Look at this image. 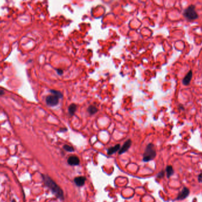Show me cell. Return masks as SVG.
<instances>
[{
	"label": "cell",
	"instance_id": "10",
	"mask_svg": "<svg viewBox=\"0 0 202 202\" xmlns=\"http://www.w3.org/2000/svg\"><path fill=\"white\" fill-rule=\"evenodd\" d=\"M119 150H120V145L117 144L115 146L109 148V150H108V155H112L113 154H114L115 152L118 151Z\"/></svg>",
	"mask_w": 202,
	"mask_h": 202
},
{
	"label": "cell",
	"instance_id": "3",
	"mask_svg": "<svg viewBox=\"0 0 202 202\" xmlns=\"http://www.w3.org/2000/svg\"><path fill=\"white\" fill-rule=\"evenodd\" d=\"M194 5H190L187 8H186L184 12H183V15L189 21L194 20L199 17V15L196 11Z\"/></svg>",
	"mask_w": 202,
	"mask_h": 202
},
{
	"label": "cell",
	"instance_id": "2",
	"mask_svg": "<svg viewBox=\"0 0 202 202\" xmlns=\"http://www.w3.org/2000/svg\"><path fill=\"white\" fill-rule=\"evenodd\" d=\"M156 156V151L154 146L152 143L149 144L146 146L143 156V161L144 162H149L153 160Z\"/></svg>",
	"mask_w": 202,
	"mask_h": 202
},
{
	"label": "cell",
	"instance_id": "19",
	"mask_svg": "<svg viewBox=\"0 0 202 202\" xmlns=\"http://www.w3.org/2000/svg\"><path fill=\"white\" fill-rule=\"evenodd\" d=\"M4 94V91L3 89H0V96H3Z\"/></svg>",
	"mask_w": 202,
	"mask_h": 202
},
{
	"label": "cell",
	"instance_id": "4",
	"mask_svg": "<svg viewBox=\"0 0 202 202\" xmlns=\"http://www.w3.org/2000/svg\"><path fill=\"white\" fill-rule=\"evenodd\" d=\"M59 99H60L58 96L51 94L47 96L46 99V102L48 106L50 107H54L58 104Z\"/></svg>",
	"mask_w": 202,
	"mask_h": 202
},
{
	"label": "cell",
	"instance_id": "9",
	"mask_svg": "<svg viewBox=\"0 0 202 202\" xmlns=\"http://www.w3.org/2000/svg\"><path fill=\"white\" fill-rule=\"evenodd\" d=\"M86 180V178L85 177H76L74 180L75 183L76 184V185L79 186V187H81L82 186H83L85 185V182Z\"/></svg>",
	"mask_w": 202,
	"mask_h": 202
},
{
	"label": "cell",
	"instance_id": "21",
	"mask_svg": "<svg viewBox=\"0 0 202 202\" xmlns=\"http://www.w3.org/2000/svg\"><path fill=\"white\" fill-rule=\"evenodd\" d=\"M12 202H16V201H15L14 199H13V200H12Z\"/></svg>",
	"mask_w": 202,
	"mask_h": 202
},
{
	"label": "cell",
	"instance_id": "15",
	"mask_svg": "<svg viewBox=\"0 0 202 202\" xmlns=\"http://www.w3.org/2000/svg\"><path fill=\"white\" fill-rule=\"evenodd\" d=\"M63 148L68 151V152H73L74 151V148H73V147L71 146H70L69 145H65L63 146Z\"/></svg>",
	"mask_w": 202,
	"mask_h": 202
},
{
	"label": "cell",
	"instance_id": "8",
	"mask_svg": "<svg viewBox=\"0 0 202 202\" xmlns=\"http://www.w3.org/2000/svg\"><path fill=\"white\" fill-rule=\"evenodd\" d=\"M192 77H193V72L192 70H190L187 73L185 77V78L183 79V84L186 86L189 85L192 79Z\"/></svg>",
	"mask_w": 202,
	"mask_h": 202
},
{
	"label": "cell",
	"instance_id": "18",
	"mask_svg": "<svg viewBox=\"0 0 202 202\" xmlns=\"http://www.w3.org/2000/svg\"><path fill=\"white\" fill-rule=\"evenodd\" d=\"M164 171H161V172H160L159 174H158V177H159V178H162L163 176H164Z\"/></svg>",
	"mask_w": 202,
	"mask_h": 202
},
{
	"label": "cell",
	"instance_id": "16",
	"mask_svg": "<svg viewBox=\"0 0 202 202\" xmlns=\"http://www.w3.org/2000/svg\"><path fill=\"white\" fill-rule=\"evenodd\" d=\"M56 71H57V73L60 75H62L63 73V71L62 69H57Z\"/></svg>",
	"mask_w": 202,
	"mask_h": 202
},
{
	"label": "cell",
	"instance_id": "11",
	"mask_svg": "<svg viewBox=\"0 0 202 202\" xmlns=\"http://www.w3.org/2000/svg\"><path fill=\"white\" fill-rule=\"evenodd\" d=\"M76 108H77V106L75 104H71V105H70L68 108L69 114L71 116L74 115L75 112L76 111Z\"/></svg>",
	"mask_w": 202,
	"mask_h": 202
},
{
	"label": "cell",
	"instance_id": "7",
	"mask_svg": "<svg viewBox=\"0 0 202 202\" xmlns=\"http://www.w3.org/2000/svg\"><path fill=\"white\" fill-rule=\"evenodd\" d=\"M67 162L70 165H73V166H75V165H78L79 164L80 160L77 156L73 155L68 158Z\"/></svg>",
	"mask_w": 202,
	"mask_h": 202
},
{
	"label": "cell",
	"instance_id": "6",
	"mask_svg": "<svg viewBox=\"0 0 202 202\" xmlns=\"http://www.w3.org/2000/svg\"><path fill=\"white\" fill-rule=\"evenodd\" d=\"M131 143H132V142L130 139H128V140H126L124 144L123 145V146H122V148L119 150V155H121L123 153L126 152L128 151V150L129 149L130 147L131 146Z\"/></svg>",
	"mask_w": 202,
	"mask_h": 202
},
{
	"label": "cell",
	"instance_id": "5",
	"mask_svg": "<svg viewBox=\"0 0 202 202\" xmlns=\"http://www.w3.org/2000/svg\"><path fill=\"white\" fill-rule=\"evenodd\" d=\"M189 194H190L189 189L187 187H184L180 192H179L176 199L177 200H183L186 199L189 195Z\"/></svg>",
	"mask_w": 202,
	"mask_h": 202
},
{
	"label": "cell",
	"instance_id": "13",
	"mask_svg": "<svg viewBox=\"0 0 202 202\" xmlns=\"http://www.w3.org/2000/svg\"><path fill=\"white\" fill-rule=\"evenodd\" d=\"M87 112L90 114V115H94L98 112V108L94 106H90L87 108Z\"/></svg>",
	"mask_w": 202,
	"mask_h": 202
},
{
	"label": "cell",
	"instance_id": "14",
	"mask_svg": "<svg viewBox=\"0 0 202 202\" xmlns=\"http://www.w3.org/2000/svg\"><path fill=\"white\" fill-rule=\"evenodd\" d=\"M50 93L53 94V95H55V96H58L59 99H61L63 97V94L62 93H61V92L59 91H56V90H54V89H51L50 91Z\"/></svg>",
	"mask_w": 202,
	"mask_h": 202
},
{
	"label": "cell",
	"instance_id": "12",
	"mask_svg": "<svg viewBox=\"0 0 202 202\" xmlns=\"http://www.w3.org/2000/svg\"><path fill=\"white\" fill-rule=\"evenodd\" d=\"M166 172L167 174V178H170L171 175H173L174 174V170H173V167L171 166V165H168V166H167L166 169Z\"/></svg>",
	"mask_w": 202,
	"mask_h": 202
},
{
	"label": "cell",
	"instance_id": "1",
	"mask_svg": "<svg viewBox=\"0 0 202 202\" xmlns=\"http://www.w3.org/2000/svg\"><path fill=\"white\" fill-rule=\"evenodd\" d=\"M42 178L44 185L50 189V190L60 199H64L63 192L62 189L57 185L56 182L53 181L49 175L42 174Z\"/></svg>",
	"mask_w": 202,
	"mask_h": 202
},
{
	"label": "cell",
	"instance_id": "17",
	"mask_svg": "<svg viewBox=\"0 0 202 202\" xmlns=\"http://www.w3.org/2000/svg\"><path fill=\"white\" fill-rule=\"evenodd\" d=\"M198 181L202 183V173H200L199 175H198Z\"/></svg>",
	"mask_w": 202,
	"mask_h": 202
},
{
	"label": "cell",
	"instance_id": "20",
	"mask_svg": "<svg viewBox=\"0 0 202 202\" xmlns=\"http://www.w3.org/2000/svg\"><path fill=\"white\" fill-rule=\"evenodd\" d=\"M67 131V129H61L60 130V132H64V131Z\"/></svg>",
	"mask_w": 202,
	"mask_h": 202
}]
</instances>
